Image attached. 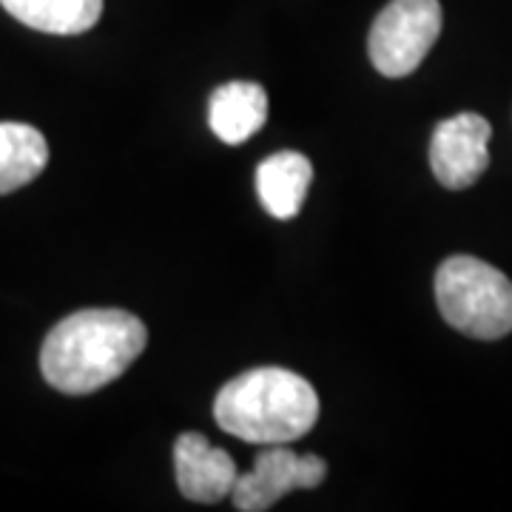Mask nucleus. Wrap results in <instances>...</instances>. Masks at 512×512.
I'll use <instances>...</instances> for the list:
<instances>
[{
    "label": "nucleus",
    "mask_w": 512,
    "mask_h": 512,
    "mask_svg": "<svg viewBox=\"0 0 512 512\" xmlns=\"http://www.w3.org/2000/svg\"><path fill=\"white\" fill-rule=\"evenodd\" d=\"M146 325L128 311L92 308L60 319L40 350L43 379L60 393L86 396L120 379L146 350Z\"/></svg>",
    "instance_id": "nucleus-1"
},
{
    "label": "nucleus",
    "mask_w": 512,
    "mask_h": 512,
    "mask_svg": "<svg viewBox=\"0 0 512 512\" xmlns=\"http://www.w3.org/2000/svg\"><path fill=\"white\" fill-rule=\"evenodd\" d=\"M214 419L248 444H291L319 421V396L293 370L254 367L217 393Z\"/></svg>",
    "instance_id": "nucleus-2"
},
{
    "label": "nucleus",
    "mask_w": 512,
    "mask_h": 512,
    "mask_svg": "<svg viewBox=\"0 0 512 512\" xmlns=\"http://www.w3.org/2000/svg\"><path fill=\"white\" fill-rule=\"evenodd\" d=\"M436 302L444 322L464 336L490 342L512 333V282L484 259H444L436 274Z\"/></svg>",
    "instance_id": "nucleus-3"
},
{
    "label": "nucleus",
    "mask_w": 512,
    "mask_h": 512,
    "mask_svg": "<svg viewBox=\"0 0 512 512\" xmlns=\"http://www.w3.org/2000/svg\"><path fill=\"white\" fill-rule=\"evenodd\" d=\"M441 35L439 0H390L370 26L367 55L384 77H407Z\"/></svg>",
    "instance_id": "nucleus-4"
},
{
    "label": "nucleus",
    "mask_w": 512,
    "mask_h": 512,
    "mask_svg": "<svg viewBox=\"0 0 512 512\" xmlns=\"http://www.w3.org/2000/svg\"><path fill=\"white\" fill-rule=\"evenodd\" d=\"M325 476H328L325 458L313 453L299 456L285 444H265V450L256 453L254 470L237 478L231 498L239 512L271 510L285 493L319 487Z\"/></svg>",
    "instance_id": "nucleus-5"
},
{
    "label": "nucleus",
    "mask_w": 512,
    "mask_h": 512,
    "mask_svg": "<svg viewBox=\"0 0 512 512\" xmlns=\"http://www.w3.org/2000/svg\"><path fill=\"white\" fill-rule=\"evenodd\" d=\"M490 137V120L473 111L441 120L430 140V168L436 180L450 191L478 183L490 165Z\"/></svg>",
    "instance_id": "nucleus-6"
},
{
    "label": "nucleus",
    "mask_w": 512,
    "mask_h": 512,
    "mask_svg": "<svg viewBox=\"0 0 512 512\" xmlns=\"http://www.w3.org/2000/svg\"><path fill=\"white\" fill-rule=\"evenodd\" d=\"M174 473L177 487L188 501L217 504L234 493L237 464L225 450L214 447L200 433H183L174 444Z\"/></svg>",
    "instance_id": "nucleus-7"
},
{
    "label": "nucleus",
    "mask_w": 512,
    "mask_h": 512,
    "mask_svg": "<svg viewBox=\"0 0 512 512\" xmlns=\"http://www.w3.org/2000/svg\"><path fill=\"white\" fill-rule=\"evenodd\" d=\"M268 120V94L259 83L234 80L211 94L208 126L228 146H239L254 137Z\"/></svg>",
    "instance_id": "nucleus-8"
},
{
    "label": "nucleus",
    "mask_w": 512,
    "mask_h": 512,
    "mask_svg": "<svg viewBox=\"0 0 512 512\" xmlns=\"http://www.w3.org/2000/svg\"><path fill=\"white\" fill-rule=\"evenodd\" d=\"M313 183V165L305 154L279 151L256 168V191L265 211L276 220H293L302 211Z\"/></svg>",
    "instance_id": "nucleus-9"
},
{
    "label": "nucleus",
    "mask_w": 512,
    "mask_h": 512,
    "mask_svg": "<svg viewBox=\"0 0 512 512\" xmlns=\"http://www.w3.org/2000/svg\"><path fill=\"white\" fill-rule=\"evenodd\" d=\"M0 6L46 35H83L103 15V0H0Z\"/></svg>",
    "instance_id": "nucleus-10"
},
{
    "label": "nucleus",
    "mask_w": 512,
    "mask_h": 512,
    "mask_svg": "<svg viewBox=\"0 0 512 512\" xmlns=\"http://www.w3.org/2000/svg\"><path fill=\"white\" fill-rule=\"evenodd\" d=\"M49 163L46 137L26 123H0V194H12L43 174Z\"/></svg>",
    "instance_id": "nucleus-11"
}]
</instances>
